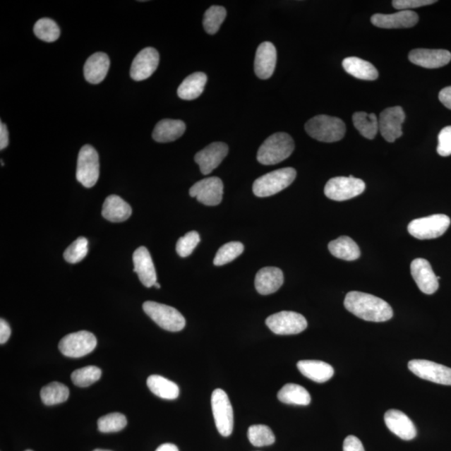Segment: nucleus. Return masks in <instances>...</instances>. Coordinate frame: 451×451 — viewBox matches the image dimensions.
<instances>
[{"mask_svg": "<svg viewBox=\"0 0 451 451\" xmlns=\"http://www.w3.org/2000/svg\"><path fill=\"white\" fill-rule=\"evenodd\" d=\"M419 21V16L412 11H400L391 15L376 13L371 17L372 24L382 29L411 28Z\"/></svg>", "mask_w": 451, "mask_h": 451, "instance_id": "obj_19", "label": "nucleus"}, {"mask_svg": "<svg viewBox=\"0 0 451 451\" xmlns=\"http://www.w3.org/2000/svg\"><path fill=\"white\" fill-rule=\"evenodd\" d=\"M450 220L444 214H435L413 220L408 226L409 234L417 239H434L443 235L449 229Z\"/></svg>", "mask_w": 451, "mask_h": 451, "instance_id": "obj_6", "label": "nucleus"}, {"mask_svg": "<svg viewBox=\"0 0 451 451\" xmlns=\"http://www.w3.org/2000/svg\"><path fill=\"white\" fill-rule=\"evenodd\" d=\"M98 430L102 433L121 431L127 425L126 418L121 413L108 414L100 418L97 422Z\"/></svg>", "mask_w": 451, "mask_h": 451, "instance_id": "obj_40", "label": "nucleus"}, {"mask_svg": "<svg viewBox=\"0 0 451 451\" xmlns=\"http://www.w3.org/2000/svg\"><path fill=\"white\" fill-rule=\"evenodd\" d=\"M70 390L59 382L50 383L40 391V397L45 405H54L66 402L69 398Z\"/></svg>", "mask_w": 451, "mask_h": 451, "instance_id": "obj_34", "label": "nucleus"}, {"mask_svg": "<svg viewBox=\"0 0 451 451\" xmlns=\"http://www.w3.org/2000/svg\"><path fill=\"white\" fill-rule=\"evenodd\" d=\"M148 388L155 395L164 399H175L179 396V387L160 375H150L147 381Z\"/></svg>", "mask_w": 451, "mask_h": 451, "instance_id": "obj_31", "label": "nucleus"}, {"mask_svg": "<svg viewBox=\"0 0 451 451\" xmlns=\"http://www.w3.org/2000/svg\"><path fill=\"white\" fill-rule=\"evenodd\" d=\"M227 11L224 7L213 6L205 13L203 18V26L205 30L209 35H215L225 20Z\"/></svg>", "mask_w": 451, "mask_h": 451, "instance_id": "obj_36", "label": "nucleus"}, {"mask_svg": "<svg viewBox=\"0 0 451 451\" xmlns=\"http://www.w3.org/2000/svg\"><path fill=\"white\" fill-rule=\"evenodd\" d=\"M385 422L388 429L404 440L416 438L417 431L407 414L397 409H390L385 414Z\"/></svg>", "mask_w": 451, "mask_h": 451, "instance_id": "obj_20", "label": "nucleus"}, {"mask_svg": "<svg viewBox=\"0 0 451 451\" xmlns=\"http://www.w3.org/2000/svg\"><path fill=\"white\" fill-rule=\"evenodd\" d=\"M25 451H33V450H25Z\"/></svg>", "mask_w": 451, "mask_h": 451, "instance_id": "obj_53", "label": "nucleus"}, {"mask_svg": "<svg viewBox=\"0 0 451 451\" xmlns=\"http://www.w3.org/2000/svg\"><path fill=\"white\" fill-rule=\"evenodd\" d=\"M305 130L312 138L322 143H336L344 138L346 126L338 117L320 115L309 120Z\"/></svg>", "mask_w": 451, "mask_h": 451, "instance_id": "obj_3", "label": "nucleus"}, {"mask_svg": "<svg viewBox=\"0 0 451 451\" xmlns=\"http://www.w3.org/2000/svg\"><path fill=\"white\" fill-rule=\"evenodd\" d=\"M110 64L107 54L98 52L92 54L84 66L85 80L90 84H100L106 78Z\"/></svg>", "mask_w": 451, "mask_h": 451, "instance_id": "obj_24", "label": "nucleus"}, {"mask_svg": "<svg viewBox=\"0 0 451 451\" xmlns=\"http://www.w3.org/2000/svg\"><path fill=\"white\" fill-rule=\"evenodd\" d=\"M131 213L130 205L116 195L109 196L103 204L102 216L112 222L126 221Z\"/></svg>", "mask_w": 451, "mask_h": 451, "instance_id": "obj_25", "label": "nucleus"}, {"mask_svg": "<svg viewBox=\"0 0 451 451\" xmlns=\"http://www.w3.org/2000/svg\"><path fill=\"white\" fill-rule=\"evenodd\" d=\"M159 60L160 57L156 49H143L132 62L130 71L131 78L136 81L148 79L157 69Z\"/></svg>", "mask_w": 451, "mask_h": 451, "instance_id": "obj_16", "label": "nucleus"}, {"mask_svg": "<svg viewBox=\"0 0 451 451\" xmlns=\"http://www.w3.org/2000/svg\"><path fill=\"white\" fill-rule=\"evenodd\" d=\"M207 81L208 76L205 73H193L182 81L179 90H177V95L182 100L197 99L203 94Z\"/></svg>", "mask_w": 451, "mask_h": 451, "instance_id": "obj_29", "label": "nucleus"}, {"mask_svg": "<svg viewBox=\"0 0 451 451\" xmlns=\"http://www.w3.org/2000/svg\"><path fill=\"white\" fill-rule=\"evenodd\" d=\"M248 437L250 443L256 447L271 445L275 442V435L270 428L263 425L250 426Z\"/></svg>", "mask_w": 451, "mask_h": 451, "instance_id": "obj_37", "label": "nucleus"}, {"mask_svg": "<svg viewBox=\"0 0 451 451\" xmlns=\"http://www.w3.org/2000/svg\"><path fill=\"white\" fill-rule=\"evenodd\" d=\"M223 189L222 181L217 176H212L195 184L190 188L189 194L206 206H217L222 202Z\"/></svg>", "mask_w": 451, "mask_h": 451, "instance_id": "obj_13", "label": "nucleus"}, {"mask_svg": "<svg viewBox=\"0 0 451 451\" xmlns=\"http://www.w3.org/2000/svg\"><path fill=\"white\" fill-rule=\"evenodd\" d=\"M409 60L414 65L427 69H437L448 65L451 53L445 49H416L409 52Z\"/></svg>", "mask_w": 451, "mask_h": 451, "instance_id": "obj_18", "label": "nucleus"}, {"mask_svg": "<svg viewBox=\"0 0 451 451\" xmlns=\"http://www.w3.org/2000/svg\"><path fill=\"white\" fill-rule=\"evenodd\" d=\"M11 335V330L8 323L3 320H0V344H6L10 339Z\"/></svg>", "mask_w": 451, "mask_h": 451, "instance_id": "obj_46", "label": "nucleus"}, {"mask_svg": "<svg viewBox=\"0 0 451 451\" xmlns=\"http://www.w3.org/2000/svg\"><path fill=\"white\" fill-rule=\"evenodd\" d=\"M366 190V184L353 176H337L327 182L325 194L327 198L338 202L349 200L362 194Z\"/></svg>", "mask_w": 451, "mask_h": 451, "instance_id": "obj_8", "label": "nucleus"}, {"mask_svg": "<svg viewBox=\"0 0 451 451\" xmlns=\"http://www.w3.org/2000/svg\"><path fill=\"white\" fill-rule=\"evenodd\" d=\"M134 272L145 287L150 288L157 280L156 270L147 248L140 247L133 254Z\"/></svg>", "mask_w": 451, "mask_h": 451, "instance_id": "obj_22", "label": "nucleus"}, {"mask_svg": "<svg viewBox=\"0 0 451 451\" xmlns=\"http://www.w3.org/2000/svg\"><path fill=\"white\" fill-rule=\"evenodd\" d=\"M435 3V0H395L392 4L396 10L408 11L411 8L431 6Z\"/></svg>", "mask_w": 451, "mask_h": 451, "instance_id": "obj_44", "label": "nucleus"}, {"mask_svg": "<svg viewBox=\"0 0 451 451\" xmlns=\"http://www.w3.org/2000/svg\"><path fill=\"white\" fill-rule=\"evenodd\" d=\"M100 163L97 150L90 145H85L79 152L77 162L76 179L85 186L92 188L99 179Z\"/></svg>", "mask_w": 451, "mask_h": 451, "instance_id": "obj_7", "label": "nucleus"}, {"mask_svg": "<svg viewBox=\"0 0 451 451\" xmlns=\"http://www.w3.org/2000/svg\"><path fill=\"white\" fill-rule=\"evenodd\" d=\"M34 32L40 40L48 43L54 42L61 35V30L56 23L49 18H43L36 22Z\"/></svg>", "mask_w": 451, "mask_h": 451, "instance_id": "obj_35", "label": "nucleus"}, {"mask_svg": "<svg viewBox=\"0 0 451 451\" xmlns=\"http://www.w3.org/2000/svg\"><path fill=\"white\" fill-rule=\"evenodd\" d=\"M438 147L437 152L441 157H449L451 155V126L445 127L440 132L438 136Z\"/></svg>", "mask_w": 451, "mask_h": 451, "instance_id": "obj_43", "label": "nucleus"}, {"mask_svg": "<svg viewBox=\"0 0 451 451\" xmlns=\"http://www.w3.org/2000/svg\"><path fill=\"white\" fill-rule=\"evenodd\" d=\"M266 325L275 335H291L300 334L306 330L308 322L302 314L282 311L268 317Z\"/></svg>", "mask_w": 451, "mask_h": 451, "instance_id": "obj_11", "label": "nucleus"}, {"mask_svg": "<svg viewBox=\"0 0 451 451\" xmlns=\"http://www.w3.org/2000/svg\"><path fill=\"white\" fill-rule=\"evenodd\" d=\"M8 145V131L6 124L0 123V149L4 150Z\"/></svg>", "mask_w": 451, "mask_h": 451, "instance_id": "obj_48", "label": "nucleus"}, {"mask_svg": "<svg viewBox=\"0 0 451 451\" xmlns=\"http://www.w3.org/2000/svg\"><path fill=\"white\" fill-rule=\"evenodd\" d=\"M284 282V273L280 268L266 267L258 272L255 277V288L258 294L270 295L279 290Z\"/></svg>", "mask_w": 451, "mask_h": 451, "instance_id": "obj_23", "label": "nucleus"}, {"mask_svg": "<svg viewBox=\"0 0 451 451\" xmlns=\"http://www.w3.org/2000/svg\"><path fill=\"white\" fill-rule=\"evenodd\" d=\"M200 243V236L196 231H189L184 236L177 241L176 253L181 258H186L193 253L194 249Z\"/></svg>", "mask_w": 451, "mask_h": 451, "instance_id": "obj_42", "label": "nucleus"}, {"mask_svg": "<svg viewBox=\"0 0 451 451\" xmlns=\"http://www.w3.org/2000/svg\"><path fill=\"white\" fill-rule=\"evenodd\" d=\"M297 367L303 375L317 383L327 382L335 375L330 364L320 361H301Z\"/></svg>", "mask_w": 451, "mask_h": 451, "instance_id": "obj_27", "label": "nucleus"}, {"mask_svg": "<svg viewBox=\"0 0 451 451\" xmlns=\"http://www.w3.org/2000/svg\"><path fill=\"white\" fill-rule=\"evenodd\" d=\"M294 150V141L284 132L270 136L258 149L257 159L263 165H276L289 158Z\"/></svg>", "mask_w": 451, "mask_h": 451, "instance_id": "obj_2", "label": "nucleus"}, {"mask_svg": "<svg viewBox=\"0 0 451 451\" xmlns=\"http://www.w3.org/2000/svg\"><path fill=\"white\" fill-rule=\"evenodd\" d=\"M143 311L162 329L179 332L184 329L186 320L176 308L152 301L143 303Z\"/></svg>", "mask_w": 451, "mask_h": 451, "instance_id": "obj_5", "label": "nucleus"}, {"mask_svg": "<svg viewBox=\"0 0 451 451\" xmlns=\"http://www.w3.org/2000/svg\"><path fill=\"white\" fill-rule=\"evenodd\" d=\"M343 451H366L361 440L356 436L349 435L344 441Z\"/></svg>", "mask_w": 451, "mask_h": 451, "instance_id": "obj_45", "label": "nucleus"}, {"mask_svg": "<svg viewBox=\"0 0 451 451\" xmlns=\"http://www.w3.org/2000/svg\"><path fill=\"white\" fill-rule=\"evenodd\" d=\"M93 451H111V450L97 449V450H95Z\"/></svg>", "mask_w": 451, "mask_h": 451, "instance_id": "obj_51", "label": "nucleus"}, {"mask_svg": "<svg viewBox=\"0 0 451 451\" xmlns=\"http://www.w3.org/2000/svg\"><path fill=\"white\" fill-rule=\"evenodd\" d=\"M405 113L401 107L385 109L380 113L379 131L386 141L393 143L403 135L402 124L405 120Z\"/></svg>", "mask_w": 451, "mask_h": 451, "instance_id": "obj_14", "label": "nucleus"}, {"mask_svg": "<svg viewBox=\"0 0 451 451\" xmlns=\"http://www.w3.org/2000/svg\"><path fill=\"white\" fill-rule=\"evenodd\" d=\"M411 270L413 279L422 293L433 294L438 290L440 277L435 275L430 262L426 259H414L411 263Z\"/></svg>", "mask_w": 451, "mask_h": 451, "instance_id": "obj_15", "label": "nucleus"}, {"mask_svg": "<svg viewBox=\"0 0 451 451\" xmlns=\"http://www.w3.org/2000/svg\"><path fill=\"white\" fill-rule=\"evenodd\" d=\"M186 131V124L180 120L164 119L155 126L152 138L157 143H167L181 138Z\"/></svg>", "mask_w": 451, "mask_h": 451, "instance_id": "obj_26", "label": "nucleus"}, {"mask_svg": "<svg viewBox=\"0 0 451 451\" xmlns=\"http://www.w3.org/2000/svg\"><path fill=\"white\" fill-rule=\"evenodd\" d=\"M156 451H179V450L176 445L167 443L159 446Z\"/></svg>", "mask_w": 451, "mask_h": 451, "instance_id": "obj_49", "label": "nucleus"}, {"mask_svg": "<svg viewBox=\"0 0 451 451\" xmlns=\"http://www.w3.org/2000/svg\"><path fill=\"white\" fill-rule=\"evenodd\" d=\"M408 367L421 379L436 384L451 385V368L449 367L425 359H414L409 362Z\"/></svg>", "mask_w": 451, "mask_h": 451, "instance_id": "obj_12", "label": "nucleus"}, {"mask_svg": "<svg viewBox=\"0 0 451 451\" xmlns=\"http://www.w3.org/2000/svg\"><path fill=\"white\" fill-rule=\"evenodd\" d=\"M212 409L217 431L222 436H229L234 431V409L224 390L213 391Z\"/></svg>", "mask_w": 451, "mask_h": 451, "instance_id": "obj_9", "label": "nucleus"}, {"mask_svg": "<svg viewBox=\"0 0 451 451\" xmlns=\"http://www.w3.org/2000/svg\"><path fill=\"white\" fill-rule=\"evenodd\" d=\"M229 154V147L223 143H214L196 154L195 162L198 164L203 175L210 174Z\"/></svg>", "mask_w": 451, "mask_h": 451, "instance_id": "obj_17", "label": "nucleus"}, {"mask_svg": "<svg viewBox=\"0 0 451 451\" xmlns=\"http://www.w3.org/2000/svg\"><path fill=\"white\" fill-rule=\"evenodd\" d=\"M353 122L355 128L367 139L375 138L379 131V120L373 113L355 112L353 115Z\"/></svg>", "mask_w": 451, "mask_h": 451, "instance_id": "obj_33", "label": "nucleus"}, {"mask_svg": "<svg viewBox=\"0 0 451 451\" xmlns=\"http://www.w3.org/2000/svg\"><path fill=\"white\" fill-rule=\"evenodd\" d=\"M440 102L451 110V86L440 90L439 94Z\"/></svg>", "mask_w": 451, "mask_h": 451, "instance_id": "obj_47", "label": "nucleus"}, {"mask_svg": "<svg viewBox=\"0 0 451 451\" xmlns=\"http://www.w3.org/2000/svg\"><path fill=\"white\" fill-rule=\"evenodd\" d=\"M281 402L288 404L308 405L311 402V396L303 386L296 384H287L277 393Z\"/></svg>", "mask_w": 451, "mask_h": 451, "instance_id": "obj_32", "label": "nucleus"}, {"mask_svg": "<svg viewBox=\"0 0 451 451\" xmlns=\"http://www.w3.org/2000/svg\"><path fill=\"white\" fill-rule=\"evenodd\" d=\"M1 165L4 166V163L3 162V161H1Z\"/></svg>", "mask_w": 451, "mask_h": 451, "instance_id": "obj_52", "label": "nucleus"}, {"mask_svg": "<svg viewBox=\"0 0 451 451\" xmlns=\"http://www.w3.org/2000/svg\"><path fill=\"white\" fill-rule=\"evenodd\" d=\"M297 176L294 168L286 167L263 175L254 181L253 191L258 198H267L288 188Z\"/></svg>", "mask_w": 451, "mask_h": 451, "instance_id": "obj_4", "label": "nucleus"}, {"mask_svg": "<svg viewBox=\"0 0 451 451\" xmlns=\"http://www.w3.org/2000/svg\"><path fill=\"white\" fill-rule=\"evenodd\" d=\"M344 307L354 315L370 322H385L393 317V309L385 300L362 291H352L346 295Z\"/></svg>", "mask_w": 451, "mask_h": 451, "instance_id": "obj_1", "label": "nucleus"}, {"mask_svg": "<svg viewBox=\"0 0 451 451\" xmlns=\"http://www.w3.org/2000/svg\"><path fill=\"white\" fill-rule=\"evenodd\" d=\"M102 371L97 366H86L72 373L71 380L78 387H88L102 377Z\"/></svg>", "mask_w": 451, "mask_h": 451, "instance_id": "obj_39", "label": "nucleus"}, {"mask_svg": "<svg viewBox=\"0 0 451 451\" xmlns=\"http://www.w3.org/2000/svg\"><path fill=\"white\" fill-rule=\"evenodd\" d=\"M329 250L332 256L345 261L357 260L361 255L358 244L346 236L330 241Z\"/></svg>", "mask_w": 451, "mask_h": 451, "instance_id": "obj_30", "label": "nucleus"}, {"mask_svg": "<svg viewBox=\"0 0 451 451\" xmlns=\"http://www.w3.org/2000/svg\"><path fill=\"white\" fill-rule=\"evenodd\" d=\"M88 253V240L85 238L77 239L64 253V258L67 263L75 264L83 260Z\"/></svg>", "mask_w": 451, "mask_h": 451, "instance_id": "obj_41", "label": "nucleus"}, {"mask_svg": "<svg viewBox=\"0 0 451 451\" xmlns=\"http://www.w3.org/2000/svg\"><path fill=\"white\" fill-rule=\"evenodd\" d=\"M277 50L272 43L263 42L259 45L255 56L254 71L258 78L270 79L275 71Z\"/></svg>", "mask_w": 451, "mask_h": 451, "instance_id": "obj_21", "label": "nucleus"}, {"mask_svg": "<svg viewBox=\"0 0 451 451\" xmlns=\"http://www.w3.org/2000/svg\"><path fill=\"white\" fill-rule=\"evenodd\" d=\"M155 287H156L157 289H161V285L158 284V282H157L156 284H155L154 285Z\"/></svg>", "mask_w": 451, "mask_h": 451, "instance_id": "obj_50", "label": "nucleus"}, {"mask_svg": "<svg viewBox=\"0 0 451 451\" xmlns=\"http://www.w3.org/2000/svg\"><path fill=\"white\" fill-rule=\"evenodd\" d=\"M344 69L355 78L364 80H375L379 77V72L371 63L362 60L358 57H348L344 59Z\"/></svg>", "mask_w": 451, "mask_h": 451, "instance_id": "obj_28", "label": "nucleus"}, {"mask_svg": "<svg viewBox=\"0 0 451 451\" xmlns=\"http://www.w3.org/2000/svg\"><path fill=\"white\" fill-rule=\"evenodd\" d=\"M244 246L239 241H231L226 243L217 251L215 258H214V265L222 266L240 256L243 253Z\"/></svg>", "mask_w": 451, "mask_h": 451, "instance_id": "obj_38", "label": "nucleus"}, {"mask_svg": "<svg viewBox=\"0 0 451 451\" xmlns=\"http://www.w3.org/2000/svg\"><path fill=\"white\" fill-rule=\"evenodd\" d=\"M97 345V339L92 332L79 331L64 337L59 349L65 356L80 358L92 352Z\"/></svg>", "mask_w": 451, "mask_h": 451, "instance_id": "obj_10", "label": "nucleus"}]
</instances>
